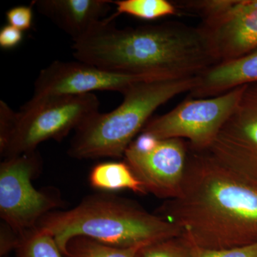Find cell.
<instances>
[{"label":"cell","mask_w":257,"mask_h":257,"mask_svg":"<svg viewBox=\"0 0 257 257\" xmlns=\"http://www.w3.org/2000/svg\"><path fill=\"white\" fill-rule=\"evenodd\" d=\"M31 6H18L11 8L6 13L8 25L25 31L31 28L33 20V12Z\"/></svg>","instance_id":"obj_21"},{"label":"cell","mask_w":257,"mask_h":257,"mask_svg":"<svg viewBox=\"0 0 257 257\" xmlns=\"http://www.w3.org/2000/svg\"><path fill=\"white\" fill-rule=\"evenodd\" d=\"M114 20L104 19L73 42L74 58L154 80L197 77L216 64L197 27L167 22L120 29Z\"/></svg>","instance_id":"obj_2"},{"label":"cell","mask_w":257,"mask_h":257,"mask_svg":"<svg viewBox=\"0 0 257 257\" xmlns=\"http://www.w3.org/2000/svg\"><path fill=\"white\" fill-rule=\"evenodd\" d=\"M18 257H65L55 239L37 228L20 233Z\"/></svg>","instance_id":"obj_17"},{"label":"cell","mask_w":257,"mask_h":257,"mask_svg":"<svg viewBox=\"0 0 257 257\" xmlns=\"http://www.w3.org/2000/svg\"><path fill=\"white\" fill-rule=\"evenodd\" d=\"M142 257H195V249L194 245L180 235L145 246Z\"/></svg>","instance_id":"obj_18"},{"label":"cell","mask_w":257,"mask_h":257,"mask_svg":"<svg viewBox=\"0 0 257 257\" xmlns=\"http://www.w3.org/2000/svg\"><path fill=\"white\" fill-rule=\"evenodd\" d=\"M208 152L257 187V82L246 84L236 109Z\"/></svg>","instance_id":"obj_10"},{"label":"cell","mask_w":257,"mask_h":257,"mask_svg":"<svg viewBox=\"0 0 257 257\" xmlns=\"http://www.w3.org/2000/svg\"><path fill=\"white\" fill-rule=\"evenodd\" d=\"M178 9L199 15L197 27L216 64L257 50V0L175 2Z\"/></svg>","instance_id":"obj_6"},{"label":"cell","mask_w":257,"mask_h":257,"mask_svg":"<svg viewBox=\"0 0 257 257\" xmlns=\"http://www.w3.org/2000/svg\"><path fill=\"white\" fill-rule=\"evenodd\" d=\"M189 152L182 139L157 140L140 133L124 153V162L147 194L170 200L180 195Z\"/></svg>","instance_id":"obj_9"},{"label":"cell","mask_w":257,"mask_h":257,"mask_svg":"<svg viewBox=\"0 0 257 257\" xmlns=\"http://www.w3.org/2000/svg\"><path fill=\"white\" fill-rule=\"evenodd\" d=\"M145 80L154 79L119 73L78 60L55 61L39 74L33 96L82 95L95 91L122 93L133 83Z\"/></svg>","instance_id":"obj_11"},{"label":"cell","mask_w":257,"mask_h":257,"mask_svg":"<svg viewBox=\"0 0 257 257\" xmlns=\"http://www.w3.org/2000/svg\"><path fill=\"white\" fill-rule=\"evenodd\" d=\"M19 239L20 233L17 232L9 225L2 221L0 227V256H6L12 250L16 249Z\"/></svg>","instance_id":"obj_22"},{"label":"cell","mask_w":257,"mask_h":257,"mask_svg":"<svg viewBox=\"0 0 257 257\" xmlns=\"http://www.w3.org/2000/svg\"><path fill=\"white\" fill-rule=\"evenodd\" d=\"M145 246L116 247L99 242L96 240L75 236L69 239L66 246L65 257H142Z\"/></svg>","instance_id":"obj_15"},{"label":"cell","mask_w":257,"mask_h":257,"mask_svg":"<svg viewBox=\"0 0 257 257\" xmlns=\"http://www.w3.org/2000/svg\"><path fill=\"white\" fill-rule=\"evenodd\" d=\"M99 105L94 94L32 96L18 111L14 133L1 156L7 159L36 151L47 140L62 141L99 112Z\"/></svg>","instance_id":"obj_5"},{"label":"cell","mask_w":257,"mask_h":257,"mask_svg":"<svg viewBox=\"0 0 257 257\" xmlns=\"http://www.w3.org/2000/svg\"><path fill=\"white\" fill-rule=\"evenodd\" d=\"M23 39V32L11 25H5L0 30V47L5 50L18 47Z\"/></svg>","instance_id":"obj_23"},{"label":"cell","mask_w":257,"mask_h":257,"mask_svg":"<svg viewBox=\"0 0 257 257\" xmlns=\"http://www.w3.org/2000/svg\"><path fill=\"white\" fill-rule=\"evenodd\" d=\"M112 3L110 0H35L32 5L74 42L105 19Z\"/></svg>","instance_id":"obj_12"},{"label":"cell","mask_w":257,"mask_h":257,"mask_svg":"<svg viewBox=\"0 0 257 257\" xmlns=\"http://www.w3.org/2000/svg\"><path fill=\"white\" fill-rule=\"evenodd\" d=\"M18 112L4 101H0V153L4 151L14 133Z\"/></svg>","instance_id":"obj_19"},{"label":"cell","mask_w":257,"mask_h":257,"mask_svg":"<svg viewBox=\"0 0 257 257\" xmlns=\"http://www.w3.org/2000/svg\"><path fill=\"white\" fill-rule=\"evenodd\" d=\"M42 167L37 150L4 159L0 165V216L18 233L36 228L43 216L65 205L57 189L34 187Z\"/></svg>","instance_id":"obj_7"},{"label":"cell","mask_w":257,"mask_h":257,"mask_svg":"<svg viewBox=\"0 0 257 257\" xmlns=\"http://www.w3.org/2000/svg\"><path fill=\"white\" fill-rule=\"evenodd\" d=\"M155 214L198 248L226 249L257 242V187L208 152L189 149L180 195Z\"/></svg>","instance_id":"obj_1"},{"label":"cell","mask_w":257,"mask_h":257,"mask_svg":"<svg viewBox=\"0 0 257 257\" xmlns=\"http://www.w3.org/2000/svg\"><path fill=\"white\" fill-rule=\"evenodd\" d=\"M245 87L205 99L189 96L169 112L150 119L142 133L157 140L182 139L192 151L208 152L234 113Z\"/></svg>","instance_id":"obj_8"},{"label":"cell","mask_w":257,"mask_h":257,"mask_svg":"<svg viewBox=\"0 0 257 257\" xmlns=\"http://www.w3.org/2000/svg\"><path fill=\"white\" fill-rule=\"evenodd\" d=\"M257 82V50L234 60L214 64L197 76L189 97L205 99Z\"/></svg>","instance_id":"obj_13"},{"label":"cell","mask_w":257,"mask_h":257,"mask_svg":"<svg viewBox=\"0 0 257 257\" xmlns=\"http://www.w3.org/2000/svg\"><path fill=\"white\" fill-rule=\"evenodd\" d=\"M4 257H7V256H4Z\"/></svg>","instance_id":"obj_24"},{"label":"cell","mask_w":257,"mask_h":257,"mask_svg":"<svg viewBox=\"0 0 257 257\" xmlns=\"http://www.w3.org/2000/svg\"><path fill=\"white\" fill-rule=\"evenodd\" d=\"M93 188L106 192L127 189L134 193L147 194L143 184L124 162H106L94 166L89 175Z\"/></svg>","instance_id":"obj_14"},{"label":"cell","mask_w":257,"mask_h":257,"mask_svg":"<svg viewBox=\"0 0 257 257\" xmlns=\"http://www.w3.org/2000/svg\"><path fill=\"white\" fill-rule=\"evenodd\" d=\"M197 82V77L133 83L121 93L124 99L116 109L96 113L75 130L68 155L77 160L124 158L152 114L175 96L190 92Z\"/></svg>","instance_id":"obj_4"},{"label":"cell","mask_w":257,"mask_h":257,"mask_svg":"<svg viewBox=\"0 0 257 257\" xmlns=\"http://www.w3.org/2000/svg\"><path fill=\"white\" fill-rule=\"evenodd\" d=\"M195 257H257V242L226 249L209 250L194 246Z\"/></svg>","instance_id":"obj_20"},{"label":"cell","mask_w":257,"mask_h":257,"mask_svg":"<svg viewBox=\"0 0 257 257\" xmlns=\"http://www.w3.org/2000/svg\"><path fill=\"white\" fill-rule=\"evenodd\" d=\"M116 13L111 18L128 15L145 20H155L176 15L179 10L175 3L167 0H117L113 1Z\"/></svg>","instance_id":"obj_16"},{"label":"cell","mask_w":257,"mask_h":257,"mask_svg":"<svg viewBox=\"0 0 257 257\" xmlns=\"http://www.w3.org/2000/svg\"><path fill=\"white\" fill-rule=\"evenodd\" d=\"M37 228L51 235L63 254L67 242L75 236L127 248L146 246L182 235L177 225L140 204L104 193L84 198L69 210L49 213Z\"/></svg>","instance_id":"obj_3"}]
</instances>
